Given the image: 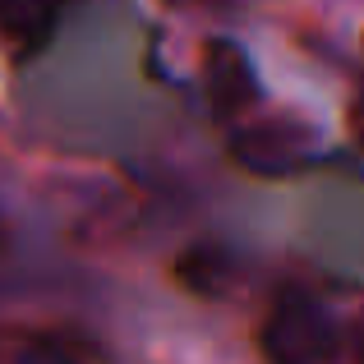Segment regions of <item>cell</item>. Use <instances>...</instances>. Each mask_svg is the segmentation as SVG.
<instances>
[{
	"instance_id": "cell-1",
	"label": "cell",
	"mask_w": 364,
	"mask_h": 364,
	"mask_svg": "<svg viewBox=\"0 0 364 364\" xmlns=\"http://www.w3.org/2000/svg\"><path fill=\"white\" fill-rule=\"evenodd\" d=\"M258 350L267 364H328L337 355V318L309 291H286L258 323Z\"/></svg>"
},
{
	"instance_id": "cell-2",
	"label": "cell",
	"mask_w": 364,
	"mask_h": 364,
	"mask_svg": "<svg viewBox=\"0 0 364 364\" xmlns=\"http://www.w3.org/2000/svg\"><path fill=\"white\" fill-rule=\"evenodd\" d=\"M304 129H295V124L286 120H267V124H254V129H245L240 139H235V157L245 161L249 171H291L304 161Z\"/></svg>"
},
{
	"instance_id": "cell-3",
	"label": "cell",
	"mask_w": 364,
	"mask_h": 364,
	"mask_svg": "<svg viewBox=\"0 0 364 364\" xmlns=\"http://www.w3.org/2000/svg\"><path fill=\"white\" fill-rule=\"evenodd\" d=\"M203 79H208V92H213L217 111H226V116H235V111H245L249 102L258 97L254 70H249V60H245L240 51H235L231 42H222V46H208Z\"/></svg>"
},
{
	"instance_id": "cell-4",
	"label": "cell",
	"mask_w": 364,
	"mask_h": 364,
	"mask_svg": "<svg viewBox=\"0 0 364 364\" xmlns=\"http://www.w3.org/2000/svg\"><path fill=\"white\" fill-rule=\"evenodd\" d=\"M60 9L65 0H0V37L14 51H33L46 42Z\"/></svg>"
},
{
	"instance_id": "cell-5",
	"label": "cell",
	"mask_w": 364,
	"mask_h": 364,
	"mask_svg": "<svg viewBox=\"0 0 364 364\" xmlns=\"http://www.w3.org/2000/svg\"><path fill=\"white\" fill-rule=\"evenodd\" d=\"M14 364H79V360H74V350L60 346V341L33 337V341H23V346L14 350Z\"/></svg>"
},
{
	"instance_id": "cell-6",
	"label": "cell",
	"mask_w": 364,
	"mask_h": 364,
	"mask_svg": "<svg viewBox=\"0 0 364 364\" xmlns=\"http://www.w3.org/2000/svg\"><path fill=\"white\" fill-rule=\"evenodd\" d=\"M360 364H364V328H360Z\"/></svg>"
},
{
	"instance_id": "cell-7",
	"label": "cell",
	"mask_w": 364,
	"mask_h": 364,
	"mask_svg": "<svg viewBox=\"0 0 364 364\" xmlns=\"http://www.w3.org/2000/svg\"><path fill=\"white\" fill-rule=\"evenodd\" d=\"M360 134H364V102H360Z\"/></svg>"
},
{
	"instance_id": "cell-8",
	"label": "cell",
	"mask_w": 364,
	"mask_h": 364,
	"mask_svg": "<svg viewBox=\"0 0 364 364\" xmlns=\"http://www.w3.org/2000/svg\"><path fill=\"white\" fill-rule=\"evenodd\" d=\"M0 245H5V231H0Z\"/></svg>"
}]
</instances>
